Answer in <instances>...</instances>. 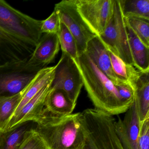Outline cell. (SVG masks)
<instances>
[{
  "label": "cell",
  "mask_w": 149,
  "mask_h": 149,
  "mask_svg": "<svg viewBox=\"0 0 149 149\" xmlns=\"http://www.w3.org/2000/svg\"><path fill=\"white\" fill-rule=\"evenodd\" d=\"M41 24L0 0V54L9 62L29 59L42 36Z\"/></svg>",
  "instance_id": "obj_1"
},
{
  "label": "cell",
  "mask_w": 149,
  "mask_h": 149,
  "mask_svg": "<svg viewBox=\"0 0 149 149\" xmlns=\"http://www.w3.org/2000/svg\"><path fill=\"white\" fill-rule=\"evenodd\" d=\"M74 61L94 109L112 116L128 110L131 106L122 99L115 84L97 68L85 53Z\"/></svg>",
  "instance_id": "obj_2"
},
{
  "label": "cell",
  "mask_w": 149,
  "mask_h": 149,
  "mask_svg": "<svg viewBox=\"0 0 149 149\" xmlns=\"http://www.w3.org/2000/svg\"><path fill=\"white\" fill-rule=\"evenodd\" d=\"M34 130L48 149L83 148L84 137L81 112L45 117L36 123Z\"/></svg>",
  "instance_id": "obj_3"
},
{
  "label": "cell",
  "mask_w": 149,
  "mask_h": 149,
  "mask_svg": "<svg viewBox=\"0 0 149 149\" xmlns=\"http://www.w3.org/2000/svg\"><path fill=\"white\" fill-rule=\"evenodd\" d=\"M84 137L83 149H125L115 130V118L95 109L81 112Z\"/></svg>",
  "instance_id": "obj_4"
},
{
  "label": "cell",
  "mask_w": 149,
  "mask_h": 149,
  "mask_svg": "<svg viewBox=\"0 0 149 149\" xmlns=\"http://www.w3.org/2000/svg\"><path fill=\"white\" fill-rule=\"evenodd\" d=\"M98 36L108 50L126 64L134 66L119 0H115L112 16L104 32Z\"/></svg>",
  "instance_id": "obj_5"
},
{
  "label": "cell",
  "mask_w": 149,
  "mask_h": 149,
  "mask_svg": "<svg viewBox=\"0 0 149 149\" xmlns=\"http://www.w3.org/2000/svg\"><path fill=\"white\" fill-rule=\"evenodd\" d=\"M29 59L0 66V96H11L21 92L42 69L29 64Z\"/></svg>",
  "instance_id": "obj_6"
},
{
  "label": "cell",
  "mask_w": 149,
  "mask_h": 149,
  "mask_svg": "<svg viewBox=\"0 0 149 149\" xmlns=\"http://www.w3.org/2000/svg\"><path fill=\"white\" fill-rule=\"evenodd\" d=\"M61 22L66 26L74 36L78 56L85 53L87 44L96 34L85 23L78 13L76 0H63L55 5Z\"/></svg>",
  "instance_id": "obj_7"
},
{
  "label": "cell",
  "mask_w": 149,
  "mask_h": 149,
  "mask_svg": "<svg viewBox=\"0 0 149 149\" xmlns=\"http://www.w3.org/2000/svg\"><path fill=\"white\" fill-rule=\"evenodd\" d=\"M56 66L52 88L65 91L72 102L77 104L84 83L75 61L62 52Z\"/></svg>",
  "instance_id": "obj_8"
},
{
  "label": "cell",
  "mask_w": 149,
  "mask_h": 149,
  "mask_svg": "<svg viewBox=\"0 0 149 149\" xmlns=\"http://www.w3.org/2000/svg\"><path fill=\"white\" fill-rule=\"evenodd\" d=\"M115 0H76L78 13L97 36L106 28L113 12Z\"/></svg>",
  "instance_id": "obj_9"
},
{
  "label": "cell",
  "mask_w": 149,
  "mask_h": 149,
  "mask_svg": "<svg viewBox=\"0 0 149 149\" xmlns=\"http://www.w3.org/2000/svg\"><path fill=\"white\" fill-rule=\"evenodd\" d=\"M123 119L118 117L114 125L117 135L125 149H139L140 122L136 101L125 112Z\"/></svg>",
  "instance_id": "obj_10"
},
{
  "label": "cell",
  "mask_w": 149,
  "mask_h": 149,
  "mask_svg": "<svg viewBox=\"0 0 149 149\" xmlns=\"http://www.w3.org/2000/svg\"><path fill=\"white\" fill-rule=\"evenodd\" d=\"M76 104L70 99L68 95L62 90L51 89L45 100L42 109L35 123H37L45 117L61 116L72 114Z\"/></svg>",
  "instance_id": "obj_11"
},
{
  "label": "cell",
  "mask_w": 149,
  "mask_h": 149,
  "mask_svg": "<svg viewBox=\"0 0 149 149\" xmlns=\"http://www.w3.org/2000/svg\"><path fill=\"white\" fill-rule=\"evenodd\" d=\"M60 48L57 34H44L29 57L28 63L41 69L46 68L54 61Z\"/></svg>",
  "instance_id": "obj_12"
},
{
  "label": "cell",
  "mask_w": 149,
  "mask_h": 149,
  "mask_svg": "<svg viewBox=\"0 0 149 149\" xmlns=\"http://www.w3.org/2000/svg\"><path fill=\"white\" fill-rule=\"evenodd\" d=\"M52 85V84H50L43 88L22 107L16 116L11 118L4 132L10 130L25 122L33 121L35 123L43 109Z\"/></svg>",
  "instance_id": "obj_13"
},
{
  "label": "cell",
  "mask_w": 149,
  "mask_h": 149,
  "mask_svg": "<svg viewBox=\"0 0 149 149\" xmlns=\"http://www.w3.org/2000/svg\"><path fill=\"white\" fill-rule=\"evenodd\" d=\"M85 53L97 68L115 85L122 82L116 77L108 49L98 36H95L88 42Z\"/></svg>",
  "instance_id": "obj_14"
},
{
  "label": "cell",
  "mask_w": 149,
  "mask_h": 149,
  "mask_svg": "<svg viewBox=\"0 0 149 149\" xmlns=\"http://www.w3.org/2000/svg\"><path fill=\"white\" fill-rule=\"evenodd\" d=\"M56 67V65L53 67H47L38 71L34 77L23 89L24 95L21 101L11 118L16 116L22 107L40 91L48 84L53 83Z\"/></svg>",
  "instance_id": "obj_15"
},
{
  "label": "cell",
  "mask_w": 149,
  "mask_h": 149,
  "mask_svg": "<svg viewBox=\"0 0 149 149\" xmlns=\"http://www.w3.org/2000/svg\"><path fill=\"white\" fill-rule=\"evenodd\" d=\"M34 122L28 121L17 125L0 136V149H19L34 129Z\"/></svg>",
  "instance_id": "obj_16"
},
{
  "label": "cell",
  "mask_w": 149,
  "mask_h": 149,
  "mask_svg": "<svg viewBox=\"0 0 149 149\" xmlns=\"http://www.w3.org/2000/svg\"><path fill=\"white\" fill-rule=\"evenodd\" d=\"M125 24L134 67L140 72H149V48L144 45L126 22Z\"/></svg>",
  "instance_id": "obj_17"
},
{
  "label": "cell",
  "mask_w": 149,
  "mask_h": 149,
  "mask_svg": "<svg viewBox=\"0 0 149 149\" xmlns=\"http://www.w3.org/2000/svg\"><path fill=\"white\" fill-rule=\"evenodd\" d=\"M136 96L140 123L149 117V74L141 72L135 84Z\"/></svg>",
  "instance_id": "obj_18"
},
{
  "label": "cell",
  "mask_w": 149,
  "mask_h": 149,
  "mask_svg": "<svg viewBox=\"0 0 149 149\" xmlns=\"http://www.w3.org/2000/svg\"><path fill=\"white\" fill-rule=\"evenodd\" d=\"M108 52L113 72L117 78L120 81L129 84L135 88V84L142 72L132 65L126 64L109 50H108Z\"/></svg>",
  "instance_id": "obj_19"
},
{
  "label": "cell",
  "mask_w": 149,
  "mask_h": 149,
  "mask_svg": "<svg viewBox=\"0 0 149 149\" xmlns=\"http://www.w3.org/2000/svg\"><path fill=\"white\" fill-rule=\"evenodd\" d=\"M24 95L23 90L14 95L0 96V131L4 132Z\"/></svg>",
  "instance_id": "obj_20"
},
{
  "label": "cell",
  "mask_w": 149,
  "mask_h": 149,
  "mask_svg": "<svg viewBox=\"0 0 149 149\" xmlns=\"http://www.w3.org/2000/svg\"><path fill=\"white\" fill-rule=\"evenodd\" d=\"M124 18L135 17L149 20V0H119Z\"/></svg>",
  "instance_id": "obj_21"
},
{
  "label": "cell",
  "mask_w": 149,
  "mask_h": 149,
  "mask_svg": "<svg viewBox=\"0 0 149 149\" xmlns=\"http://www.w3.org/2000/svg\"><path fill=\"white\" fill-rule=\"evenodd\" d=\"M57 35L62 52L68 55L74 60H76L78 56L75 40L68 28L62 22H61Z\"/></svg>",
  "instance_id": "obj_22"
},
{
  "label": "cell",
  "mask_w": 149,
  "mask_h": 149,
  "mask_svg": "<svg viewBox=\"0 0 149 149\" xmlns=\"http://www.w3.org/2000/svg\"><path fill=\"white\" fill-rule=\"evenodd\" d=\"M124 18L139 39L149 48V20L135 17Z\"/></svg>",
  "instance_id": "obj_23"
},
{
  "label": "cell",
  "mask_w": 149,
  "mask_h": 149,
  "mask_svg": "<svg viewBox=\"0 0 149 149\" xmlns=\"http://www.w3.org/2000/svg\"><path fill=\"white\" fill-rule=\"evenodd\" d=\"M61 21L59 15L54 10L50 16L47 19L42 21L41 31L43 34H57L60 29Z\"/></svg>",
  "instance_id": "obj_24"
},
{
  "label": "cell",
  "mask_w": 149,
  "mask_h": 149,
  "mask_svg": "<svg viewBox=\"0 0 149 149\" xmlns=\"http://www.w3.org/2000/svg\"><path fill=\"white\" fill-rule=\"evenodd\" d=\"M19 149H48L42 138L34 129Z\"/></svg>",
  "instance_id": "obj_25"
},
{
  "label": "cell",
  "mask_w": 149,
  "mask_h": 149,
  "mask_svg": "<svg viewBox=\"0 0 149 149\" xmlns=\"http://www.w3.org/2000/svg\"><path fill=\"white\" fill-rule=\"evenodd\" d=\"M139 149H149V117L140 123Z\"/></svg>",
  "instance_id": "obj_26"
},
{
  "label": "cell",
  "mask_w": 149,
  "mask_h": 149,
  "mask_svg": "<svg viewBox=\"0 0 149 149\" xmlns=\"http://www.w3.org/2000/svg\"><path fill=\"white\" fill-rule=\"evenodd\" d=\"M1 132L0 131V136H1Z\"/></svg>",
  "instance_id": "obj_27"
},
{
  "label": "cell",
  "mask_w": 149,
  "mask_h": 149,
  "mask_svg": "<svg viewBox=\"0 0 149 149\" xmlns=\"http://www.w3.org/2000/svg\"><path fill=\"white\" fill-rule=\"evenodd\" d=\"M0 65H1V62H0Z\"/></svg>",
  "instance_id": "obj_28"
}]
</instances>
